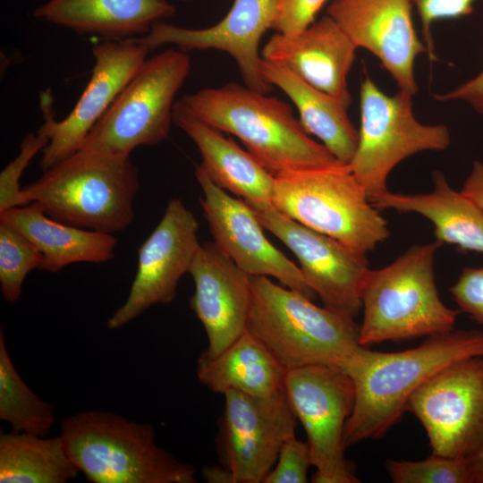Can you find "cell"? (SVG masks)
Returning <instances> with one entry per match:
<instances>
[{
  "mask_svg": "<svg viewBox=\"0 0 483 483\" xmlns=\"http://www.w3.org/2000/svg\"><path fill=\"white\" fill-rule=\"evenodd\" d=\"M483 357V331L452 329L428 336L419 346L382 352L362 346L345 369L355 386V402L344 428L347 447L378 439L406 411L408 399L442 369Z\"/></svg>",
  "mask_w": 483,
  "mask_h": 483,
  "instance_id": "cell-1",
  "label": "cell"
},
{
  "mask_svg": "<svg viewBox=\"0 0 483 483\" xmlns=\"http://www.w3.org/2000/svg\"><path fill=\"white\" fill-rule=\"evenodd\" d=\"M179 102L199 120L237 137L273 174L341 163L309 137L287 103L245 85L203 89Z\"/></svg>",
  "mask_w": 483,
  "mask_h": 483,
  "instance_id": "cell-2",
  "label": "cell"
},
{
  "mask_svg": "<svg viewBox=\"0 0 483 483\" xmlns=\"http://www.w3.org/2000/svg\"><path fill=\"white\" fill-rule=\"evenodd\" d=\"M250 289L247 330L287 370L322 364L344 371L362 347L354 318L317 306L312 299L268 276H250Z\"/></svg>",
  "mask_w": 483,
  "mask_h": 483,
  "instance_id": "cell-3",
  "label": "cell"
},
{
  "mask_svg": "<svg viewBox=\"0 0 483 483\" xmlns=\"http://www.w3.org/2000/svg\"><path fill=\"white\" fill-rule=\"evenodd\" d=\"M139 170L131 156L80 149L22 189L49 217L88 230L114 233L134 218Z\"/></svg>",
  "mask_w": 483,
  "mask_h": 483,
  "instance_id": "cell-4",
  "label": "cell"
},
{
  "mask_svg": "<svg viewBox=\"0 0 483 483\" xmlns=\"http://www.w3.org/2000/svg\"><path fill=\"white\" fill-rule=\"evenodd\" d=\"M60 437L72 462L94 483H196V468L157 442L148 423L90 410L60 423Z\"/></svg>",
  "mask_w": 483,
  "mask_h": 483,
  "instance_id": "cell-5",
  "label": "cell"
},
{
  "mask_svg": "<svg viewBox=\"0 0 483 483\" xmlns=\"http://www.w3.org/2000/svg\"><path fill=\"white\" fill-rule=\"evenodd\" d=\"M437 241L414 245L391 264L367 271L360 291V343L429 336L453 329L458 314L445 306L434 275Z\"/></svg>",
  "mask_w": 483,
  "mask_h": 483,
  "instance_id": "cell-6",
  "label": "cell"
},
{
  "mask_svg": "<svg viewBox=\"0 0 483 483\" xmlns=\"http://www.w3.org/2000/svg\"><path fill=\"white\" fill-rule=\"evenodd\" d=\"M274 175L271 202L296 222L365 254L389 237L386 219L349 165L340 163Z\"/></svg>",
  "mask_w": 483,
  "mask_h": 483,
  "instance_id": "cell-7",
  "label": "cell"
},
{
  "mask_svg": "<svg viewBox=\"0 0 483 483\" xmlns=\"http://www.w3.org/2000/svg\"><path fill=\"white\" fill-rule=\"evenodd\" d=\"M190 56L170 48L147 58L87 136L80 149L131 156L169 136L175 96L191 72Z\"/></svg>",
  "mask_w": 483,
  "mask_h": 483,
  "instance_id": "cell-8",
  "label": "cell"
},
{
  "mask_svg": "<svg viewBox=\"0 0 483 483\" xmlns=\"http://www.w3.org/2000/svg\"><path fill=\"white\" fill-rule=\"evenodd\" d=\"M412 97L402 90L387 95L369 77L360 84L358 144L348 165L370 201L388 191V175L403 159L450 145L445 125L416 119Z\"/></svg>",
  "mask_w": 483,
  "mask_h": 483,
  "instance_id": "cell-9",
  "label": "cell"
},
{
  "mask_svg": "<svg viewBox=\"0 0 483 483\" xmlns=\"http://www.w3.org/2000/svg\"><path fill=\"white\" fill-rule=\"evenodd\" d=\"M284 392L302 425L316 472L314 483H357L344 451V428L355 402V386L343 369L322 364L288 369Z\"/></svg>",
  "mask_w": 483,
  "mask_h": 483,
  "instance_id": "cell-10",
  "label": "cell"
},
{
  "mask_svg": "<svg viewBox=\"0 0 483 483\" xmlns=\"http://www.w3.org/2000/svg\"><path fill=\"white\" fill-rule=\"evenodd\" d=\"M216 437L228 483H264L297 419L284 390L268 396L225 392Z\"/></svg>",
  "mask_w": 483,
  "mask_h": 483,
  "instance_id": "cell-11",
  "label": "cell"
},
{
  "mask_svg": "<svg viewBox=\"0 0 483 483\" xmlns=\"http://www.w3.org/2000/svg\"><path fill=\"white\" fill-rule=\"evenodd\" d=\"M406 411L424 427L432 453L469 456L483 440V357L439 370L412 393Z\"/></svg>",
  "mask_w": 483,
  "mask_h": 483,
  "instance_id": "cell-12",
  "label": "cell"
},
{
  "mask_svg": "<svg viewBox=\"0 0 483 483\" xmlns=\"http://www.w3.org/2000/svg\"><path fill=\"white\" fill-rule=\"evenodd\" d=\"M264 229L295 255L303 278L323 306L355 318L369 270L366 254L310 229L279 211L271 201L245 200Z\"/></svg>",
  "mask_w": 483,
  "mask_h": 483,
  "instance_id": "cell-13",
  "label": "cell"
},
{
  "mask_svg": "<svg viewBox=\"0 0 483 483\" xmlns=\"http://www.w3.org/2000/svg\"><path fill=\"white\" fill-rule=\"evenodd\" d=\"M148 52L147 47L133 38L103 40L93 46L90 79L74 107L61 121L55 119L51 94L41 93L44 123L40 127L49 139L39 162L43 172L81 148L91 129L147 59Z\"/></svg>",
  "mask_w": 483,
  "mask_h": 483,
  "instance_id": "cell-14",
  "label": "cell"
},
{
  "mask_svg": "<svg viewBox=\"0 0 483 483\" xmlns=\"http://www.w3.org/2000/svg\"><path fill=\"white\" fill-rule=\"evenodd\" d=\"M199 222L178 198L169 200L158 225L138 250V266L128 297L107 319L109 329L127 325L157 304L174 300L200 243Z\"/></svg>",
  "mask_w": 483,
  "mask_h": 483,
  "instance_id": "cell-15",
  "label": "cell"
},
{
  "mask_svg": "<svg viewBox=\"0 0 483 483\" xmlns=\"http://www.w3.org/2000/svg\"><path fill=\"white\" fill-rule=\"evenodd\" d=\"M195 176L203 191L200 206L216 246L247 275L275 277L313 300L316 294L300 267L267 240L249 204L216 186L198 165Z\"/></svg>",
  "mask_w": 483,
  "mask_h": 483,
  "instance_id": "cell-16",
  "label": "cell"
},
{
  "mask_svg": "<svg viewBox=\"0 0 483 483\" xmlns=\"http://www.w3.org/2000/svg\"><path fill=\"white\" fill-rule=\"evenodd\" d=\"M279 11V0H233L227 14L217 23L202 29H190L157 21L148 34L133 38L149 51L164 45L183 52L215 49L233 58L244 85L268 94L273 86L261 72L259 43L272 29Z\"/></svg>",
  "mask_w": 483,
  "mask_h": 483,
  "instance_id": "cell-17",
  "label": "cell"
},
{
  "mask_svg": "<svg viewBox=\"0 0 483 483\" xmlns=\"http://www.w3.org/2000/svg\"><path fill=\"white\" fill-rule=\"evenodd\" d=\"M411 0H334L330 16L354 45L372 53L396 81L412 96L419 88L416 57L427 51L413 26Z\"/></svg>",
  "mask_w": 483,
  "mask_h": 483,
  "instance_id": "cell-18",
  "label": "cell"
},
{
  "mask_svg": "<svg viewBox=\"0 0 483 483\" xmlns=\"http://www.w3.org/2000/svg\"><path fill=\"white\" fill-rule=\"evenodd\" d=\"M188 273L195 286L190 306L208 338V347L202 352L215 356L247 329L250 275L239 268L214 242L200 243Z\"/></svg>",
  "mask_w": 483,
  "mask_h": 483,
  "instance_id": "cell-19",
  "label": "cell"
},
{
  "mask_svg": "<svg viewBox=\"0 0 483 483\" xmlns=\"http://www.w3.org/2000/svg\"><path fill=\"white\" fill-rule=\"evenodd\" d=\"M357 47L327 14L292 35L275 32L261 50L264 60L282 64L314 88L350 106L347 76Z\"/></svg>",
  "mask_w": 483,
  "mask_h": 483,
  "instance_id": "cell-20",
  "label": "cell"
},
{
  "mask_svg": "<svg viewBox=\"0 0 483 483\" xmlns=\"http://www.w3.org/2000/svg\"><path fill=\"white\" fill-rule=\"evenodd\" d=\"M173 123L196 145L198 166L218 187L250 201H271L275 175L223 131L199 120L177 100Z\"/></svg>",
  "mask_w": 483,
  "mask_h": 483,
  "instance_id": "cell-21",
  "label": "cell"
},
{
  "mask_svg": "<svg viewBox=\"0 0 483 483\" xmlns=\"http://www.w3.org/2000/svg\"><path fill=\"white\" fill-rule=\"evenodd\" d=\"M175 13L166 0H48L35 19L103 40H126L148 34L152 25Z\"/></svg>",
  "mask_w": 483,
  "mask_h": 483,
  "instance_id": "cell-22",
  "label": "cell"
},
{
  "mask_svg": "<svg viewBox=\"0 0 483 483\" xmlns=\"http://www.w3.org/2000/svg\"><path fill=\"white\" fill-rule=\"evenodd\" d=\"M0 222L23 234L42 256L39 270L56 273L74 263H105L114 257L113 233L72 226L47 216L33 202L0 213Z\"/></svg>",
  "mask_w": 483,
  "mask_h": 483,
  "instance_id": "cell-23",
  "label": "cell"
},
{
  "mask_svg": "<svg viewBox=\"0 0 483 483\" xmlns=\"http://www.w3.org/2000/svg\"><path fill=\"white\" fill-rule=\"evenodd\" d=\"M433 190L406 194L389 190L371 203L378 209L419 214L434 225L436 241L462 250L483 253V211L462 191H456L438 170L432 174Z\"/></svg>",
  "mask_w": 483,
  "mask_h": 483,
  "instance_id": "cell-24",
  "label": "cell"
},
{
  "mask_svg": "<svg viewBox=\"0 0 483 483\" xmlns=\"http://www.w3.org/2000/svg\"><path fill=\"white\" fill-rule=\"evenodd\" d=\"M199 381L211 392L233 390L268 396L284 390L287 369L249 330L215 356L201 352L197 360Z\"/></svg>",
  "mask_w": 483,
  "mask_h": 483,
  "instance_id": "cell-25",
  "label": "cell"
},
{
  "mask_svg": "<svg viewBox=\"0 0 483 483\" xmlns=\"http://www.w3.org/2000/svg\"><path fill=\"white\" fill-rule=\"evenodd\" d=\"M261 72L292 101L305 131L321 140L339 162L348 165L358 144V131L347 114L349 106L277 63L262 59Z\"/></svg>",
  "mask_w": 483,
  "mask_h": 483,
  "instance_id": "cell-26",
  "label": "cell"
},
{
  "mask_svg": "<svg viewBox=\"0 0 483 483\" xmlns=\"http://www.w3.org/2000/svg\"><path fill=\"white\" fill-rule=\"evenodd\" d=\"M79 472L59 435L1 432V483H64Z\"/></svg>",
  "mask_w": 483,
  "mask_h": 483,
  "instance_id": "cell-27",
  "label": "cell"
},
{
  "mask_svg": "<svg viewBox=\"0 0 483 483\" xmlns=\"http://www.w3.org/2000/svg\"><path fill=\"white\" fill-rule=\"evenodd\" d=\"M0 419L13 431L48 436L55 423V408L44 401L24 382L8 353L0 331Z\"/></svg>",
  "mask_w": 483,
  "mask_h": 483,
  "instance_id": "cell-28",
  "label": "cell"
},
{
  "mask_svg": "<svg viewBox=\"0 0 483 483\" xmlns=\"http://www.w3.org/2000/svg\"><path fill=\"white\" fill-rule=\"evenodd\" d=\"M42 256L23 234L0 222V290L7 302L20 300L28 274L39 268Z\"/></svg>",
  "mask_w": 483,
  "mask_h": 483,
  "instance_id": "cell-29",
  "label": "cell"
},
{
  "mask_svg": "<svg viewBox=\"0 0 483 483\" xmlns=\"http://www.w3.org/2000/svg\"><path fill=\"white\" fill-rule=\"evenodd\" d=\"M386 469L394 483H470L468 456L432 453L422 461L389 460Z\"/></svg>",
  "mask_w": 483,
  "mask_h": 483,
  "instance_id": "cell-30",
  "label": "cell"
},
{
  "mask_svg": "<svg viewBox=\"0 0 483 483\" xmlns=\"http://www.w3.org/2000/svg\"><path fill=\"white\" fill-rule=\"evenodd\" d=\"M49 139L40 127L35 133H28L22 139L18 155L11 160L0 174V213L26 205L20 179L32 158L43 151Z\"/></svg>",
  "mask_w": 483,
  "mask_h": 483,
  "instance_id": "cell-31",
  "label": "cell"
},
{
  "mask_svg": "<svg viewBox=\"0 0 483 483\" xmlns=\"http://www.w3.org/2000/svg\"><path fill=\"white\" fill-rule=\"evenodd\" d=\"M311 464L309 447L292 436L283 445L276 462L264 483H306Z\"/></svg>",
  "mask_w": 483,
  "mask_h": 483,
  "instance_id": "cell-32",
  "label": "cell"
},
{
  "mask_svg": "<svg viewBox=\"0 0 483 483\" xmlns=\"http://www.w3.org/2000/svg\"><path fill=\"white\" fill-rule=\"evenodd\" d=\"M422 22L423 37L428 55L436 59L431 38V25L439 20L455 19L470 14L475 0H411Z\"/></svg>",
  "mask_w": 483,
  "mask_h": 483,
  "instance_id": "cell-33",
  "label": "cell"
},
{
  "mask_svg": "<svg viewBox=\"0 0 483 483\" xmlns=\"http://www.w3.org/2000/svg\"><path fill=\"white\" fill-rule=\"evenodd\" d=\"M460 310L483 325V267H465L449 289Z\"/></svg>",
  "mask_w": 483,
  "mask_h": 483,
  "instance_id": "cell-34",
  "label": "cell"
},
{
  "mask_svg": "<svg viewBox=\"0 0 483 483\" xmlns=\"http://www.w3.org/2000/svg\"><path fill=\"white\" fill-rule=\"evenodd\" d=\"M326 0H279L277 18L272 27L277 33L292 35L312 22Z\"/></svg>",
  "mask_w": 483,
  "mask_h": 483,
  "instance_id": "cell-35",
  "label": "cell"
},
{
  "mask_svg": "<svg viewBox=\"0 0 483 483\" xmlns=\"http://www.w3.org/2000/svg\"><path fill=\"white\" fill-rule=\"evenodd\" d=\"M435 98L440 101L464 100L483 115V70L452 91L435 95Z\"/></svg>",
  "mask_w": 483,
  "mask_h": 483,
  "instance_id": "cell-36",
  "label": "cell"
},
{
  "mask_svg": "<svg viewBox=\"0 0 483 483\" xmlns=\"http://www.w3.org/2000/svg\"><path fill=\"white\" fill-rule=\"evenodd\" d=\"M461 191L483 211V163H473Z\"/></svg>",
  "mask_w": 483,
  "mask_h": 483,
  "instance_id": "cell-37",
  "label": "cell"
},
{
  "mask_svg": "<svg viewBox=\"0 0 483 483\" xmlns=\"http://www.w3.org/2000/svg\"><path fill=\"white\" fill-rule=\"evenodd\" d=\"M468 458L470 483H483V440Z\"/></svg>",
  "mask_w": 483,
  "mask_h": 483,
  "instance_id": "cell-38",
  "label": "cell"
},
{
  "mask_svg": "<svg viewBox=\"0 0 483 483\" xmlns=\"http://www.w3.org/2000/svg\"><path fill=\"white\" fill-rule=\"evenodd\" d=\"M183 1H192V0H183Z\"/></svg>",
  "mask_w": 483,
  "mask_h": 483,
  "instance_id": "cell-39",
  "label": "cell"
}]
</instances>
